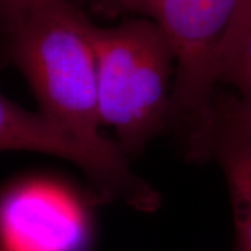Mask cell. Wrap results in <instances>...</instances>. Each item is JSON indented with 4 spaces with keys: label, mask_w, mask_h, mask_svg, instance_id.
I'll return each mask as SVG.
<instances>
[{
    "label": "cell",
    "mask_w": 251,
    "mask_h": 251,
    "mask_svg": "<svg viewBox=\"0 0 251 251\" xmlns=\"http://www.w3.org/2000/svg\"><path fill=\"white\" fill-rule=\"evenodd\" d=\"M100 127L110 128L130 159L171 127L176 60L151 20L126 17L117 25L92 23Z\"/></svg>",
    "instance_id": "cell-2"
},
{
    "label": "cell",
    "mask_w": 251,
    "mask_h": 251,
    "mask_svg": "<svg viewBox=\"0 0 251 251\" xmlns=\"http://www.w3.org/2000/svg\"><path fill=\"white\" fill-rule=\"evenodd\" d=\"M184 155L188 161L221 166L233 206L232 251H251V113L233 92L216 90L205 122Z\"/></svg>",
    "instance_id": "cell-6"
},
{
    "label": "cell",
    "mask_w": 251,
    "mask_h": 251,
    "mask_svg": "<svg viewBox=\"0 0 251 251\" xmlns=\"http://www.w3.org/2000/svg\"><path fill=\"white\" fill-rule=\"evenodd\" d=\"M94 222L84 198L49 177H27L0 193V251H90Z\"/></svg>",
    "instance_id": "cell-5"
},
{
    "label": "cell",
    "mask_w": 251,
    "mask_h": 251,
    "mask_svg": "<svg viewBox=\"0 0 251 251\" xmlns=\"http://www.w3.org/2000/svg\"><path fill=\"white\" fill-rule=\"evenodd\" d=\"M92 20L77 1L56 0L29 11L0 34V67L13 66L42 112L97 151L120 150L100 134Z\"/></svg>",
    "instance_id": "cell-1"
},
{
    "label": "cell",
    "mask_w": 251,
    "mask_h": 251,
    "mask_svg": "<svg viewBox=\"0 0 251 251\" xmlns=\"http://www.w3.org/2000/svg\"><path fill=\"white\" fill-rule=\"evenodd\" d=\"M56 0H0V34L29 11Z\"/></svg>",
    "instance_id": "cell-8"
},
{
    "label": "cell",
    "mask_w": 251,
    "mask_h": 251,
    "mask_svg": "<svg viewBox=\"0 0 251 251\" xmlns=\"http://www.w3.org/2000/svg\"><path fill=\"white\" fill-rule=\"evenodd\" d=\"M102 17L151 20L171 44L176 70L171 127L183 147L201 130L216 92L214 63L243 0H81Z\"/></svg>",
    "instance_id": "cell-3"
},
{
    "label": "cell",
    "mask_w": 251,
    "mask_h": 251,
    "mask_svg": "<svg viewBox=\"0 0 251 251\" xmlns=\"http://www.w3.org/2000/svg\"><path fill=\"white\" fill-rule=\"evenodd\" d=\"M35 151L77 166L92 201L122 202L140 212L161 206L156 188L138 176L120 150L97 151L63 131L42 112H29L0 92V151Z\"/></svg>",
    "instance_id": "cell-4"
},
{
    "label": "cell",
    "mask_w": 251,
    "mask_h": 251,
    "mask_svg": "<svg viewBox=\"0 0 251 251\" xmlns=\"http://www.w3.org/2000/svg\"><path fill=\"white\" fill-rule=\"evenodd\" d=\"M214 81L229 85L251 113V0H243L214 63Z\"/></svg>",
    "instance_id": "cell-7"
}]
</instances>
